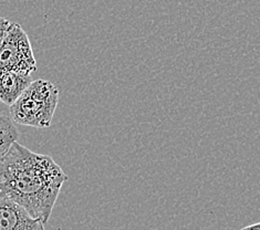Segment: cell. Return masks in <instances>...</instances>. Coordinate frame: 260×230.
I'll return each mask as SVG.
<instances>
[{
  "mask_svg": "<svg viewBox=\"0 0 260 230\" xmlns=\"http://www.w3.org/2000/svg\"><path fill=\"white\" fill-rule=\"evenodd\" d=\"M67 179L50 156L30 151L17 141L0 154V198L15 202L45 225Z\"/></svg>",
  "mask_w": 260,
  "mask_h": 230,
  "instance_id": "cell-1",
  "label": "cell"
},
{
  "mask_svg": "<svg viewBox=\"0 0 260 230\" xmlns=\"http://www.w3.org/2000/svg\"><path fill=\"white\" fill-rule=\"evenodd\" d=\"M59 102V89L50 81H32L10 105L11 120L17 124L38 128L49 127Z\"/></svg>",
  "mask_w": 260,
  "mask_h": 230,
  "instance_id": "cell-2",
  "label": "cell"
},
{
  "mask_svg": "<svg viewBox=\"0 0 260 230\" xmlns=\"http://www.w3.org/2000/svg\"><path fill=\"white\" fill-rule=\"evenodd\" d=\"M37 69L28 35L20 24L11 22L0 42V74L7 71L31 74Z\"/></svg>",
  "mask_w": 260,
  "mask_h": 230,
  "instance_id": "cell-3",
  "label": "cell"
},
{
  "mask_svg": "<svg viewBox=\"0 0 260 230\" xmlns=\"http://www.w3.org/2000/svg\"><path fill=\"white\" fill-rule=\"evenodd\" d=\"M45 226L15 202L0 198V230H37Z\"/></svg>",
  "mask_w": 260,
  "mask_h": 230,
  "instance_id": "cell-4",
  "label": "cell"
},
{
  "mask_svg": "<svg viewBox=\"0 0 260 230\" xmlns=\"http://www.w3.org/2000/svg\"><path fill=\"white\" fill-rule=\"evenodd\" d=\"M31 82L32 79L29 73L16 71L2 73L0 74V102L10 107Z\"/></svg>",
  "mask_w": 260,
  "mask_h": 230,
  "instance_id": "cell-5",
  "label": "cell"
},
{
  "mask_svg": "<svg viewBox=\"0 0 260 230\" xmlns=\"http://www.w3.org/2000/svg\"><path fill=\"white\" fill-rule=\"evenodd\" d=\"M10 21L6 19L4 17H0V42H2L4 36L6 34V31L9 28L10 26Z\"/></svg>",
  "mask_w": 260,
  "mask_h": 230,
  "instance_id": "cell-6",
  "label": "cell"
},
{
  "mask_svg": "<svg viewBox=\"0 0 260 230\" xmlns=\"http://www.w3.org/2000/svg\"><path fill=\"white\" fill-rule=\"evenodd\" d=\"M243 229H260V221L256 223H251V225L248 226H245L243 227Z\"/></svg>",
  "mask_w": 260,
  "mask_h": 230,
  "instance_id": "cell-7",
  "label": "cell"
}]
</instances>
